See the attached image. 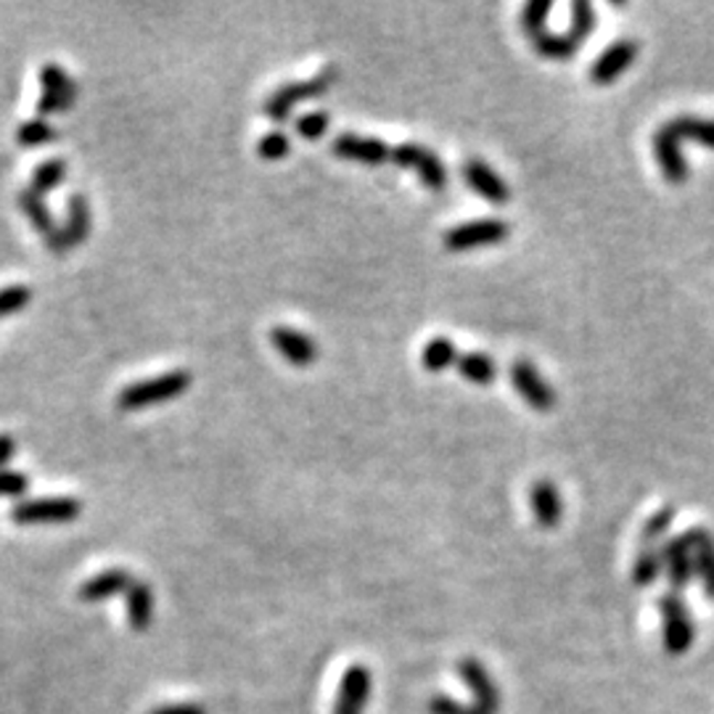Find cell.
<instances>
[{
	"label": "cell",
	"instance_id": "cell-1",
	"mask_svg": "<svg viewBox=\"0 0 714 714\" xmlns=\"http://www.w3.org/2000/svg\"><path fill=\"white\" fill-rule=\"evenodd\" d=\"M191 373L189 371H170L162 373V376L146 379V382H136L125 386L117 395V408L122 411H141L149 408V405L164 403V399H172L183 395L191 386Z\"/></svg>",
	"mask_w": 714,
	"mask_h": 714
},
{
	"label": "cell",
	"instance_id": "cell-2",
	"mask_svg": "<svg viewBox=\"0 0 714 714\" xmlns=\"http://www.w3.org/2000/svg\"><path fill=\"white\" fill-rule=\"evenodd\" d=\"M339 77V70L337 66H326L323 72L310 79H302V83H286L278 88L276 93H270V98L265 102V115L270 119H286L291 115V109L297 106L299 102H305V98H318L323 96L326 90L331 88L333 83H337Z\"/></svg>",
	"mask_w": 714,
	"mask_h": 714
},
{
	"label": "cell",
	"instance_id": "cell-3",
	"mask_svg": "<svg viewBox=\"0 0 714 714\" xmlns=\"http://www.w3.org/2000/svg\"><path fill=\"white\" fill-rule=\"evenodd\" d=\"M659 614H662V636L664 651L672 657H680L693 646L696 640V625H693L689 606L683 604L680 593H667L659 598Z\"/></svg>",
	"mask_w": 714,
	"mask_h": 714
},
{
	"label": "cell",
	"instance_id": "cell-4",
	"mask_svg": "<svg viewBox=\"0 0 714 714\" xmlns=\"http://www.w3.org/2000/svg\"><path fill=\"white\" fill-rule=\"evenodd\" d=\"M79 513L83 503L75 498H38L13 505L11 519L17 524H62L77 519Z\"/></svg>",
	"mask_w": 714,
	"mask_h": 714
},
{
	"label": "cell",
	"instance_id": "cell-5",
	"mask_svg": "<svg viewBox=\"0 0 714 714\" xmlns=\"http://www.w3.org/2000/svg\"><path fill=\"white\" fill-rule=\"evenodd\" d=\"M399 167H413L418 172V178L424 180V185L434 193H439L447 185V170L443 159L437 153L426 149L422 143H399L392 146V159Z\"/></svg>",
	"mask_w": 714,
	"mask_h": 714
},
{
	"label": "cell",
	"instance_id": "cell-6",
	"mask_svg": "<svg viewBox=\"0 0 714 714\" xmlns=\"http://www.w3.org/2000/svg\"><path fill=\"white\" fill-rule=\"evenodd\" d=\"M17 202H19V206H22V212L26 215V220H30V223L35 225L38 233H43L45 246H49L53 255L62 257L64 252L70 249V242H66L64 228H58L56 220H53V215L49 212V206H45V202H43V196H40L38 191H32L30 185H26V189L19 191Z\"/></svg>",
	"mask_w": 714,
	"mask_h": 714
},
{
	"label": "cell",
	"instance_id": "cell-7",
	"mask_svg": "<svg viewBox=\"0 0 714 714\" xmlns=\"http://www.w3.org/2000/svg\"><path fill=\"white\" fill-rule=\"evenodd\" d=\"M509 223L503 220H471V223L456 225L445 233V246L452 252L473 249V246H490L509 238Z\"/></svg>",
	"mask_w": 714,
	"mask_h": 714
},
{
	"label": "cell",
	"instance_id": "cell-8",
	"mask_svg": "<svg viewBox=\"0 0 714 714\" xmlns=\"http://www.w3.org/2000/svg\"><path fill=\"white\" fill-rule=\"evenodd\" d=\"M511 382H513V390L526 399L530 408L548 413L553 411V405H556V392H553L551 384L540 376V371L530 363V360H516V363L511 365Z\"/></svg>",
	"mask_w": 714,
	"mask_h": 714
},
{
	"label": "cell",
	"instance_id": "cell-9",
	"mask_svg": "<svg viewBox=\"0 0 714 714\" xmlns=\"http://www.w3.org/2000/svg\"><path fill=\"white\" fill-rule=\"evenodd\" d=\"M458 675L463 678V683L469 685L473 699H477V706L484 714H498L500 712V691L495 680L490 678L487 667L473 657H463L458 662Z\"/></svg>",
	"mask_w": 714,
	"mask_h": 714
},
{
	"label": "cell",
	"instance_id": "cell-10",
	"mask_svg": "<svg viewBox=\"0 0 714 714\" xmlns=\"http://www.w3.org/2000/svg\"><path fill=\"white\" fill-rule=\"evenodd\" d=\"M371 696V672L369 667L352 664L347 667L342 683H339V696L333 704V714H363Z\"/></svg>",
	"mask_w": 714,
	"mask_h": 714
},
{
	"label": "cell",
	"instance_id": "cell-11",
	"mask_svg": "<svg viewBox=\"0 0 714 714\" xmlns=\"http://www.w3.org/2000/svg\"><path fill=\"white\" fill-rule=\"evenodd\" d=\"M636 56H638L636 40H627V38L617 40L611 49H606L596 58V64H593L590 70V79L596 85H611L625 70H630V64L636 62Z\"/></svg>",
	"mask_w": 714,
	"mask_h": 714
},
{
	"label": "cell",
	"instance_id": "cell-12",
	"mask_svg": "<svg viewBox=\"0 0 714 714\" xmlns=\"http://www.w3.org/2000/svg\"><path fill=\"white\" fill-rule=\"evenodd\" d=\"M653 157H657L662 175L667 183H683L689 178V162H685L683 151H680V138L667 125L657 130L653 136Z\"/></svg>",
	"mask_w": 714,
	"mask_h": 714
},
{
	"label": "cell",
	"instance_id": "cell-13",
	"mask_svg": "<svg viewBox=\"0 0 714 714\" xmlns=\"http://www.w3.org/2000/svg\"><path fill=\"white\" fill-rule=\"evenodd\" d=\"M333 153L344 159H355V162L365 164H384L392 159V146H386L379 138L358 136V132H342V136L333 141Z\"/></svg>",
	"mask_w": 714,
	"mask_h": 714
},
{
	"label": "cell",
	"instance_id": "cell-14",
	"mask_svg": "<svg viewBox=\"0 0 714 714\" xmlns=\"http://www.w3.org/2000/svg\"><path fill=\"white\" fill-rule=\"evenodd\" d=\"M270 342L286 358V363L299 365V369L312 365L318 360L316 339H310L302 331L291 329V326H276V329L270 331Z\"/></svg>",
	"mask_w": 714,
	"mask_h": 714
},
{
	"label": "cell",
	"instance_id": "cell-15",
	"mask_svg": "<svg viewBox=\"0 0 714 714\" xmlns=\"http://www.w3.org/2000/svg\"><path fill=\"white\" fill-rule=\"evenodd\" d=\"M463 178L466 183L471 185V191L479 193L487 202L505 204L511 199L509 183H505L490 164L482 162V159H469V162L463 164Z\"/></svg>",
	"mask_w": 714,
	"mask_h": 714
},
{
	"label": "cell",
	"instance_id": "cell-16",
	"mask_svg": "<svg viewBox=\"0 0 714 714\" xmlns=\"http://www.w3.org/2000/svg\"><path fill=\"white\" fill-rule=\"evenodd\" d=\"M659 551H662L664 574H667V579H670L672 593L683 590V587L689 585L693 577H696V574H693V551H691L689 540H685L683 535H678V537L667 540L664 548H659Z\"/></svg>",
	"mask_w": 714,
	"mask_h": 714
},
{
	"label": "cell",
	"instance_id": "cell-17",
	"mask_svg": "<svg viewBox=\"0 0 714 714\" xmlns=\"http://www.w3.org/2000/svg\"><path fill=\"white\" fill-rule=\"evenodd\" d=\"M132 583H136V579H132V574L128 569H106V572H98L96 577H90L88 583L79 585L77 598L83 600V604H98V600L125 596Z\"/></svg>",
	"mask_w": 714,
	"mask_h": 714
},
{
	"label": "cell",
	"instance_id": "cell-18",
	"mask_svg": "<svg viewBox=\"0 0 714 714\" xmlns=\"http://www.w3.org/2000/svg\"><path fill=\"white\" fill-rule=\"evenodd\" d=\"M693 551V574L704 583L706 598L714 600V537L704 526H693L683 535Z\"/></svg>",
	"mask_w": 714,
	"mask_h": 714
},
{
	"label": "cell",
	"instance_id": "cell-19",
	"mask_svg": "<svg viewBox=\"0 0 714 714\" xmlns=\"http://www.w3.org/2000/svg\"><path fill=\"white\" fill-rule=\"evenodd\" d=\"M530 498L540 526L551 530V526L562 522V495H558L556 484H553L551 479H540V482H535Z\"/></svg>",
	"mask_w": 714,
	"mask_h": 714
},
{
	"label": "cell",
	"instance_id": "cell-20",
	"mask_svg": "<svg viewBox=\"0 0 714 714\" xmlns=\"http://www.w3.org/2000/svg\"><path fill=\"white\" fill-rule=\"evenodd\" d=\"M128 598V622L132 630H149L153 619V593L149 583H132L130 590L125 593Z\"/></svg>",
	"mask_w": 714,
	"mask_h": 714
},
{
	"label": "cell",
	"instance_id": "cell-21",
	"mask_svg": "<svg viewBox=\"0 0 714 714\" xmlns=\"http://www.w3.org/2000/svg\"><path fill=\"white\" fill-rule=\"evenodd\" d=\"M458 371L466 382L477 384V386H490L495 382V360L484 352H466V355L458 358Z\"/></svg>",
	"mask_w": 714,
	"mask_h": 714
},
{
	"label": "cell",
	"instance_id": "cell-22",
	"mask_svg": "<svg viewBox=\"0 0 714 714\" xmlns=\"http://www.w3.org/2000/svg\"><path fill=\"white\" fill-rule=\"evenodd\" d=\"M90 233V206H88V199L75 196L70 199V212H66V225H64V236L70 246L75 244H83L85 238H88Z\"/></svg>",
	"mask_w": 714,
	"mask_h": 714
},
{
	"label": "cell",
	"instance_id": "cell-23",
	"mask_svg": "<svg viewBox=\"0 0 714 714\" xmlns=\"http://www.w3.org/2000/svg\"><path fill=\"white\" fill-rule=\"evenodd\" d=\"M667 128L675 132L678 138H691V141L704 143L706 149L714 151V119L683 115L672 119V122H667Z\"/></svg>",
	"mask_w": 714,
	"mask_h": 714
},
{
	"label": "cell",
	"instance_id": "cell-24",
	"mask_svg": "<svg viewBox=\"0 0 714 714\" xmlns=\"http://www.w3.org/2000/svg\"><path fill=\"white\" fill-rule=\"evenodd\" d=\"M664 564H662V551L653 548V545H643V551L638 553L636 564H632V585L649 587L662 577Z\"/></svg>",
	"mask_w": 714,
	"mask_h": 714
},
{
	"label": "cell",
	"instance_id": "cell-25",
	"mask_svg": "<svg viewBox=\"0 0 714 714\" xmlns=\"http://www.w3.org/2000/svg\"><path fill=\"white\" fill-rule=\"evenodd\" d=\"M40 83H43L45 93H53V96L64 98V102L70 106L75 104V98H77L75 79L66 75L58 64H53V62L43 64V70H40Z\"/></svg>",
	"mask_w": 714,
	"mask_h": 714
},
{
	"label": "cell",
	"instance_id": "cell-26",
	"mask_svg": "<svg viewBox=\"0 0 714 714\" xmlns=\"http://www.w3.org/2000/svg\"><path fill=\"white\" fill-rule=\"evenodd\" d=\"M532 45H535V51L545 58H569L577 53L579 40L569 35V32H566V35H553V32L545 30L540 32L537 38H532Z\"/></svg>",
	"mask_w": 714,
	"mask_h": 714
},
{
	"label": "cell",
	"instance_id": "cell-27",
	"mask_svg": "<svg viewBox=\"0 0 714 714\" xmlns=\"http://www.w3.org/2000/svg\"><path fill=\"white\" fill-rule=\"evenodd\" d=\"M458 350H456V344L450 342V339L447 337H434L429 344L424 347V355H422V363H424V369L426 371H445V369H450L452 363H458Z\"/></svg>",
	"mask_w": 714,
	"mask_h": 714
},
{
	"label": "cell",
	"instance_id": "cell-28",
	"mask_svg": "<svg viewBox=\"0 0 714 714\" xmlns=\"http://www.w3.org/2000/svg\"><path fill=\"white\" fill-rule=\"evenodd\" d=\"M66 180V162L64 159H45L43 164L35 167V172H32V180H30V189L38 191L40 196L43 193H49L56 189V185H62Z\"/></svg>",
	"mask_w": 714,
	"mask_h": 714
},
{
	"label": "cell",
	"instance_id": "cell-29",
	"mask_svg": "<svg viewBox=\"0 0 714 714\" xmlns=\"http://www.w3.org/2000/svg\"><path fill=\"white\" fill-rule=\"evenodd\" d=\"M53 138H56V130H53L43 117L26 119V122L17 128V141L22 146H43L53 141Z\"/></svg>",
	"mask_w": 714,
	"mask_h": 714
},
{
	"label": "cell",
	"instance_id": "cell-30",
	"mask_svg": "<svg viewBox=\"0 0 714 714\" xmlns=\"http://www.w3.org/2000/svg\"><path fill=\"white\" fill-rule=\"evenodd\" d=\"M32 302V289L24 284H11L0 289V318L13 316V312L24 310Z\"/></svg>",
	"mask_w": 714,
	"mask_h": 714
},
{
	"label": "cell",
	"instance_id": "cell-31",
	"mask_svg": "<svg viewBox=\"0 0 714 714\" xmlns=\"http://www.w3.org/2000/svg\"><path fill=\"white\" fill-rule=\"evenodd\" d=\"M551 13L548 0H532V3L524 6L522 11V30L530 38H537L540 32H545V19Z\"/></svg>",
	"mask_w": 714,
	"mask_h": 714
},
{
	"label": "cell",
	"instance_id": "cell-32",
	"mask_svg": "<svg viewBox=\"0 0 714 714\" xmlns=\"http://www.w3.org/2000/svg\"><path fill=\"white\" fill-rule=\"evenodd\" d=\"M596 30V11H593L590 3H585V0H577V3H572V30L569 35H574L577 40H583L590 35V32Z\"/></svg>",
	"mask_w": 714,
	"mask_h": 714
},
{
	"label": "cell",
	"instance_id": "cell-33",
	"mask_svg": "<svg viewBox=\"0 0 714 714\" xmlns=\"http://www.w3.org/2000/svg\"><path fill=\"white\" fill-rule=\"evenodd\" d=\"M672 522H675V509H672V505H667V509L653 513V516L643 526V545L657 543V540L662 537L667 530H670Z\"/></svg>",
	"mask_w": 714,
	"mask_h": 714
},
{
	"label": "cell",
	"instance_id": "cell-34",
	"mask_svg": "<svg viewBox=\"0 0 714 714\" xmlns=\"http://www.w3.org/2000/svg\"><path fill=\"white\" fill-rule=\"evenodd\" d=\"M257 151L263 159H284L286 153H289V138L278 130L265 132V136L259 138Z\"/></svg>",
	"mask_w": 714,
	"mask_h": 714
},
{
	"label": "cell",
	"instance_id": "cell-35",
	"mask_svg": "<svg viewBox=\"0 0 714 714\" xmlns=\"http://www.w3.org/2000/svg\"><path fill=\"white\" fill-rule=\"evenodd\" d=\"M297 130L302 138L316 141V138H320L326 130H329V115H326V111H310V115H302L297 119Z\"/></svg>",
	"mask_w": 714,
	"mask_h": 714
},
{
	"label": "cell",
	"instance_id": "cell-36",
	"mask_svg": "<svg viewBox=\"0 0 714 714\" xmlns=\"http://www.w3.org/2000/svg\"><path fill=\"white\" fill-rule=\"evenodd\" d=\"M429 714H484L477 704H460L458 699L450 696H431Z\"/></svg>",
	"mask_w": 714,
	"mask_h": 714
},
{
	"label": "cell",
	"instance_id": "cell-37",
	"mask_svg": "<svg viewBox=\"0 0 714 714\" xmlns=\"http://www.w3.org/2000/svg\"><path fill=\"white\" fill-rule=\"evenodd\" d=\"M26 487H30V479H26L22 471L0 469V495L19 498V495H24Z\"/></svg>",
	"mask_w": 714,
	"mask_h": 714
},
{
	"label": "cell",
	"instance_id": "cell-38",
	"mask_svg": "<svg viewBox=\"0 0 714 714\" xmlns=\"http://www.w3.org/2000/svg\"><path fill=\"white\" fill-rule=\"evenodd\" d=\"M149 714H206V712L196 704H162V706H153Z\"/></svg>",
	"mask_w": 714,
	"mask_h": 714
},
{
	"label": "cell",
	"instance_id": "cell-39",
	"mask_svg": "<svg viewBox=\"0 0 714 714\" xmlns=\"http://www.w3.org/2000/svg\"><path fill=\"white\" fill-rule=\"evenodd\" d=\"M17 452V443H13L11 434H0V466H6Z\"/></svg>",
	"mask_w": 714,
	"mask_h": 714
}]
</instances>
